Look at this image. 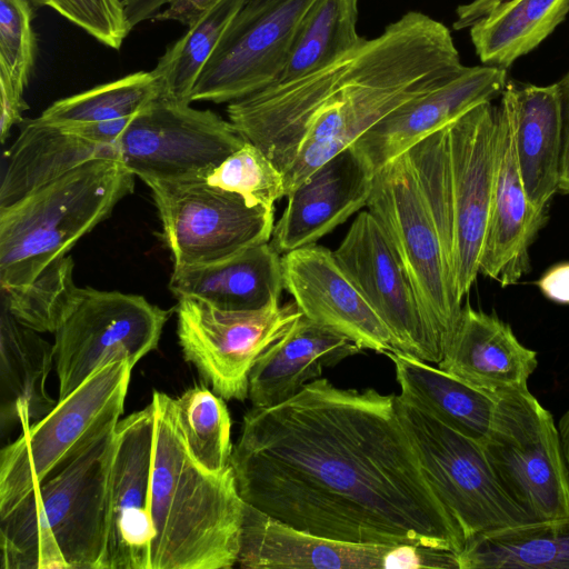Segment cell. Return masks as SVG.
Returning <instances> with one entry per match:
<instances>
[{
  "instance_id": "14",
  "label": "cell",
  "mask_w": 569,
  "mask_h": 569,
  "mask_svg": "<svg viewBox=\"0 0 569 569\" xmlns=\"http://www.w3.org/2000/svg\"><path fill=\"white\" fill-rule=\"evenodd\" d=\"M173 267L216 262L269 242L273 211L207 181L147 183Z\"/></svg>"
},
{
  "instance_id": "18",
  "label": "cell",
  "mask_w": 569,
  "mask_h": 569,
  "mask_svg": "<svg viewBox=\"0 0 569 569\" xmlns=\"http://www.w3.org/2000/svg\"><path fill=\"white\" fill-rule=\"evenodd\" d=\"M283 288L302 315L379 353L398 351L396 341L332 251L312 244L284 253Z\"/></svg>"
},
{
  "instance_id": "28",
  "label": "cell",
  "mask_w": 569,
  "mask_h": 569,
  "mask_svg": "<svg viewBox=\"0 0 569 569\" xmlns=\"http://www.w3.org/2000/svg\"><path fill=\"white\" fill-rule=\"evenodd\" d=\"M97 159L119 160L117 144L84 139L39 118L28 120L9 151L0 187V208Z\"/></svg>"
},
{
  "instance_id": "35",
  "label": "cell",
  "mask_w": 569,
  "mask_h": 569,
  "mask_svg": "<svg viewBox=\"0 0 569 569\" xmlns=\"http://www.w3.org/2000/svg\"><path fill=\"white\" fill-rule=\"evenodd\" d=\"M223 400L203 385L193 386L174 399L190 455L213 473H221L230 466L233 449L231 418Z\"/></svg>"
},
{
  "instance_id": "13",
  "label": "cell",
  "mask_w": 569,
  "mask_h": 569,
  "mask_svg": "<svg viewBox=\"0 0 569 569\" xmlns=\"http://www.w3.org/2000/svg\"><path fill=\"white\" fill-rule=\"evenodd\" d=\"M302 316L295 301L247 311L214 308L194 298L178 299L177 332L183 358L224 400L249 397L257 359Z\"/></svg>"
},
{
  "instance_id": "41",
  "label": "cell",
  "mask_w": 569,
  "mask_h": 569,
  "mask_svg": "<svg viewBox=\"0 0 569 569\" xmlns=\"http://www.w3.org/2000/svg\"><path fill=\"white\" fill-rule=\"evenodd\" d=\"M540 292L549 300L569 305V262L553 264L536 281Z\"/></svg>"
},
{
  "instance_id": "16",
  "label": "cell",
  "mask_w": 569,
  "mask_h": 569,
  "mask_svg": "<svg viewBox=\"0 0 569 569\" xmlns=\"http://www.w3.org/2000/svg\"><path fill=\"white\" fill-rule=\"evenodd\" d=\"M338 263L391 332L396 348L438 365L442 355L380 223L360 211L333 251Z\"/></svg>"
},
{
  "instance_id": "10",
  "label": "cell",
  "mask_w": 569,
  "mask_h": 569,
  "mask_svg": "<svg viewBox=\"0 0 569 569\" xmlns=\"http://www.w3.org/2000/svg\"><path fill=\"white\" fill-rule=\"evenodd\" d=\"M396 406L423 472L466 541L533 521L508 495L481 442L446 426L396 395Z\"/></svg>"
},
{
  "instance_id": "9",
  "label": "cell",
  "mask_w": 569,
  "mask_h": 569,
  "mask_svg": "<svg viewBox=\"0 0 569 569\" xmlns=\"http://www.w3.org/2000/svg\"><path fill=\"white\" fill-rule=\"evenodd\" d=\"M481 445L502 487L533 521L569 515V470L558 426L528 387L497 395Z\"/></svg>"
},
{
  "instance_id": "32",
  "label": "cell",
  "mask_w": 569,
  "mask_h": 569,
  "mask_svg": "<svg viewBox=\"0 0 569 569\" xmlns=\"http://www.w3.org/2000/svg\"><path fill=\"white\" fill-rule=\"evenodd\" d=\"M360 0H316L295 38L286 66L274 82H287L321 69L357 48Z\"/></svg>"
},
{
  "instance_id": "27",
  "label": "cell",
  "mask_w": 569,
  "mask_h": 569,
  "mask_svg": "<svg viewBox=\"0 0 569 569\" xmlns=\"http://www.w3.org/2000/svg\"><path fill=\"white\" fill-rule=\"evenodd\" d=\"M54 362L53 345L19 322L2 306L0 318V430L32 426L44 418L56 402L46 388Z\"/></svg>"
},
{
  "instance_id": "30",
  "label": "cell",
  "mask_w": 569,
  "mask_h": 569,
  "mask_svg": "<svg viewBox=\"0 0 569 569\" xmlns=\"http://www.w3.org/2000/svg\"><path fill=\"white\" fill-rule=\"evenodd\" d=\"M460 569H569V515L469 538Z\"/></svg>"
},
{
  "instance_id": "38",
  "label": "cell",
  "mask_w": 569,
  "mask_h": 569,
  "mask_svg": "<svg viewBox=\"0 0 569 569\" xmlns=\"http://www.w3.org/2000/svg\"><path fill=\"white\" fill-rule=\"evenodd\" d=\"M29 0H0V89L23 98L37 58Z\"/></svg>"
},
{
  "instance_id": "11",
  "label": "cell",
  "mask_w": 569,
  "mask_h": 569,
  "mask_svg": "<svg viewBox=\"0 0 569 569\" xmlns=\"http://www.w3.org/2000/svg\"><path fill=\"white\" fill-rule=\"evenodd\" d=\"M247 140L211 110L158 98L132 116L118 139L122 164L143 182L206 181Z\"/></svg>"
},
{
  "instance_id": "19",
  "label": "cell",
  "mask_w": 569,
  "mask_h": 569,
  "mask_svg": "<svg viewBox=\"0 0 569 569\" xmlns=\"http://www.w3.org/2000/svg\"><path fill=\"white\" fill-rule=\"evenodd\" d=\"M507 81L506 69L486 64L466 66L451 80L382 118L351 148L375 174L427 136L472 108L501 97Z\"/></svg>"
},
{
  "instance_id": "31",
  "label": "cell",
  "mask_w": 569,
  "mask_h": 569,
  "mask_svg": "<svg viewBox=\"0 0 569 569\" xmlns=\"http://www.w3.org/2000/svg\"><path fill=\"white\" fill-rule=\"evenodd\" d=\"M569 13V0H503L470 29L482 64L508 69L546 40Z\"/></svg>"
},
{
  "instance_id": "15",
  "label": "cell",
  "mask_w": 569,
  "mask_h": 569,
  "mask_svg": "<svg viewBox=\"0 0 569 569\" xmlns=\"http://www.w3.org/2000/svg\"><path fill=\"white\" fill-rule=\"evenodd\" d=\"M316 0H248L204 66L190 102H232L274 83Z\"/></svg>"
},
{
  "instance_id": "36",
  "label": "cell",
  "mask_w": 569,
  "mask_h": 569,
  "mask_svg": "<svg viewBox=\"0 0 569 569\" xmlns=\"http://www.w3.org/2000/svg\"><path fill=\"white\" fill-rule=\"evenodd\" d=\"M73 268L71 256L60 257L31 283L1 290L2 306L22 325L53 333L80 293Z\"/></svg>"
},
{
  "instance_id": "2",
  "label": "cell",
  "mask_w": 569,
  "mask_h": 569,
  "mask_svg": "<svg viewBox=\"0 0 569 569\" xmlns=\"http://www.w3.org/2000/svg\"><path fill=\"white\" fill-rule=\"evenodd\" d=\"M465 67L449 28L410 10L335 62L230 102L227 114L282 172L287 197L382 118Z\"/></svg>"
},
{
  "instance_id": "7",
  "label": "cell",
  "mask_w": 569,
  "mask_h": 569,
  "mask_svg": "<svg viewBox=\"0 0 569 569\" xmlns=\"http://www.w3.org/2000/svg\"><path fill=\"white\" fill-rule=\"evenodd\" d=\"M133 367L129 358L103 365L1 449L0 517L117 426Z\"/></svg>"
},
{
  "instance_id": "24",
  "label": "cell",
  "mask_w": 569,
  "mask_h": 569,
  "mask_svg": "<svg viewBox=\"0 0 569 569\" xmlns=\"http://www.w3.org/2000/svg\"><path fill=\"white\" fill-rule=\"evenodd\" d=\"M501 97L512 112L527 197L537 209L547 211L560 181L563 108L559 84L536 86L508 79Z\"/></svg>"
},
{
  "instance_id": "44",
  "label": "cell",
  "mask_w": 569,
  "mask_h": 569,
  "mask_svg": "<svg viewBox=\"0 0 569 569\" xmlns=\"http://www.w3.org/2000/svg\"><path fill=\"white\" fill-rule=\"evenodd\" d=\"M131 26L136 28L147 20H153L170 0H121Z\"/></svg>"
},
{
  "instance_id": "42",
  "label": "cell",
  "mask_w": 569,
  "mask_h": 569,
  "mask_svg": "<svg viewBox=\"0 0 569 569\" xmlns=\"http://www.w3.org/2000/svg\"><path fill=\"white\" fill-rule=\"evenodd\" d=\"M219 0H170L153 21H176L189 27Z\"/></svg>"
},
{
  "instance_id": "4",
  "label": "cell",
  "mask_w": 569,
  "mask_h": 569,
  "mask_svg": "<svg viewBox=\"0 0 569 569\" xmlns=\"http://www.w3.org/2000/svg\"><path fill=\"white\" fill-rule=\"evenodd\" d=\"M114 428L0 517L1 569H104Z\"/></svg>"
},
{
  "instance_id": "34",
  "label": "cell",
  "mask_w": 569,
  "mask_h": 569,
  "mask_svg": "<svg viewBox=\"0 0 569 569\" xmlns=\"http://www.w3.org/2000/svg\"><path fill=\"white\" fill-rule=\"evenodd\" d=\"M158 98L151 71H137L57 100L38 118L58 126L107 121L131 117Z\"/></svg>"
},
{
  "instance_id": "23",
  "label": "cell",
  "mask_w": 569,
  "mask_h": 569,
  "mask_svg": "<svg viewBox=\"0 0 569 569\" xmlns=\"http://www.w3.org/2000/svg\"><path fill=\"white\" fill-rule=\"evenodd\" d=\"M537 352L522 345L511 326L495 312L462 305L453 336L438 363L471 386L498 395L528 387Z\"/></svg>"
},
{
  "instance_id": "21",
  "label": "cell",
  "mask_w": 569,
  "mask_h": 569,
  "mask_svg": "<svg viewBox=\"0 0 569 569\" xmlns=\"http://www.w3.org/2000/svg\"><path fill=\"white\" fill-rule=\"evenodd\" d=\"M373 176L351 147L345 149L287 196L269 242L279 253L316 244L367 207Z\"/></svg>"
},
{
  "instance_id": "17",
  "label": "cell",
  "mask_w": 569,
  "mask_h": 569,
  "mask_svg": "<svg viewBox=\"0 0 569 569\" xmlns=\"http://www.w3.org/2000/svg\"><path fill=\"white\" fill-rule=\"evenodd\" d=\"M153 450L154 413L150 402L119 420L114 428L104 569H150Z\"/></svg>"
},
{
  "instance_id": "1",
  "label": "cell",
  "mask_w": 569,
  "mask_h": 569,
  "mask_svg": "<svg viewBox=\"0 0 569 569\" xmlns=\"http://www.w3.org/2000/svg\"><path fill=\"white\" fill-rule=\"evenodd\" d=\"M230 466L246 503L297 529L351 543L465 547L393 393L312 380L244 415Z\"/></svg>"
},
{
  "instance_id": "3",
  "label": "cell",
  "mask_w": 569,
  "mask_h": 569,
  "mask_svg": "<svg viewBox=\"0 0 569 569\" xmlns=\"http://www.w3.org/2000/svg\"><path fill=\"white\" fill-rule=\"evenodd\" d=\"M150 569H230L237 565L242 500L229 466L221 473L190 455L174 398L154 391Z\"/></svg>"
},
{
  "instance_id": "43",
  "label": "cell",
  "mask_w": 569,
  "mask_h": 569,
  "mask_svg": "<svg viewBox=\"0 0 569 569\" xmlns=\"http://www.w3.org/2000/svg\"><path fill=\"white\" fill-rule=\"evenodd\" d=\"M563 108L562 152L559 191L569 194V70L558 81Z\"/></svg>"
},
{
  "instance_id": "22",
  "label": "cell",
  "mask_w": 569,
  "mask_h": 569,
  "mask_svg": "<svg viewBox=\"0 0 569 569\" xmlns=\"http://www.w3.org/2000/svg\"><path fill=\"white\" fill-rule=\"evenodd\" d=\"M398 546L317 536L244 502L237 565L249 569H387Z\"/></svg>"
},
{
  "instance_id": "8",
  "label": "cell",
  "mask_w": 569,
  "mask_h": 569,
  "mask_svg": "<svg viewBox=\"0 0 569 569\" xmlns=\"http://www.w3.org/2000/svg\"><path fill=\"white\" fill-rule=\"evenodd\" d=\"M367 208L390 241L443 357L462 299L406 152L377 170Z\"/></svg>"
},
{
  "instance_id": "25",
  "label": "cell",
  "mask_w": 569,
  "mask_h": 569,
  "mask_svg": "<svg viewBox=\"0 0 569 569\" xmlns=\"http://www.w3.org/2000/svg\"><path fill=\"white\" fill-rule=\"evenodd\" d=\"M361 351L347 337L302 315L254 362L248 398L256 408L282 403L320 378L323 368Z\"/></svg>"
},
{
  "instance_id": "29",
  "label": "cell",
  "mask_w": 569,
  "mask_h": 569,
  "mask_svg": "<svg viewBox=\"0 0 569 569\" xmlns=\"http://www.w3.org/2000/svg\"><path fill=\"white\" fill-rule=\"evenodd\" d=\"M385 355L395 366L400 398L467 437L479 442L486 438L497 395L406 353Z\"/></svg>"
},
{
  "instance_id": "45",
  "label": "cell",
  "mask_w": 569,
  "mask_h": 569,
  "mask_svg": "<svg viewBox=\"0 0 569 569\" xmlns=\"http://www.w3.org/2000/svg\"><path fill=\"white\" fill-rule=\"evenodd\" d=\"M558 430H559V435H560V440H561L566 462H567L568 470H569V408L560 418L559 423H558Z\"/></svg>"
},
{
  "instance_id": "6",
  "label": "cell",
  "mask_w": 569,
  "mask_h": 569,
  "mask_svg": "<svg viewBox=\"0 0 569 569\" xmlns=\"http://www.w3.org/2000/svg\"><path fill=\"white\" fill-rule=\"evenodd\" d=\"M120 160L97 159L0 208V284L31 283L133 192Z\"/></svg>"
},
{
  "instance_id": "39",
  "label": "cell",
  "mask_w": 569,
  "mask_h": 569,
  "mask_svg": "<svg viewBox=\"0 0 569 569\" xmlns=\"http://www.w3.org/2000/svg\"><path fill=\"white\" fill-rule=\"evenodd\" d=\"M49 7L106 47L119 50L132 30L121 0H29Z\"/></svg>"
},
{
  "instance_id": "20",
  "label": "cell",
  "mask_w": 569,
  "mask_h": 569,
  "mask_svg": "<svg viewBox=\"0 0 569 569\" xmlns=\"http://www.w3.org/2000/svg\"><path fill=\"white\" fill-rule=\"evenodd\" d=\"M499 109L493 188L479 273L505 288L518 283L530 270L529 249L548 214L527 197L519 171L512 112L503 97Z\"/></svg>"
},
{
  "instance_id": "40",
  "label": "cell",
  "mask_w": 569,
  "mask_h": 569,
  "mask_svg": "<svg viewBox=\"0 0 569 569\" xmlns=\"http://www.w3.org/2000/svg\"><path fill=\"white\" fill-rule=\"evenodd\" d=\"M131 118L132 116L107 121L77 123L61 127L77 136L98 143L117 144L119 137L130 122Z\"/></svg>"
},
{
  "instance_id": "33",
  "label": "cell",
  "mask_w": 569,
  "mask_h": 569,
  "mask_svg": "<svg viewBox=\"0 0 569 569\" xmlns=\"http://www.w3.org/2000/svg\"><path fill=\"white\" fill-rule=\"evenodd\" d=\"M248 0H219L173 42L151 70L159 98L190 102L191 92L229 24Z\"/></svg>"
},
{
  "instance_id": "5",
  "label": "cell",
  "mask_w": 569,
  "mask_h": 569,
  "mask_svg": "<svg viewBox=\"0 0 569 569\" xmlns=\"http://www.w3.org/2000/svg\"><path fill=\"white\" fill-rule=\"evenodd\" d=\"M499 104L481 103L406 153L461 299L479 274L499 136Z\"/></svg>"
},
{
  "instance_id": "26",
  "label": "cell",
  "mask_w": 569,
  "mask_h": 569,
  "mask_svg": "<svg viewBox=\"0 0 569 569\" xmlns=\"http://www.w3.org/2000/svg\"><path fill=\"white\" fill-rule=\"evenodd\" d=\"M169 289L177 299L194 298L221 310L261 309L280 302L282 260L270 242L252 246L216 262L173 267Z\"/></svg>"
},
{
  "instance_id": "12",
  "label": "cell",
  "mask_w": 569,
  "mask_h": 569,
  "mask_svg": "<svg viewBox=\"0 0 569 569\" xmlns=\"http://www.w3.org/2000/svg\"><path fill=\"white\" fill-rule=\"evenodd\" d=\"M171 310L142 296L81 288L54 333L58 400L80 387L103 365L129 358L136 363L157 349Z\"/></svg>"
},
{
  "instance_id": "37",
  "label": "cell",
  "mask_w": 569,
  "mask_h": 569,
  "mask_svg": "<svg viewBox=\"0 0 569 569\" xmlns=\"http://www.w3.org/2000/svg\"><path fill=\"white\" fill-rule=\"evenodd\" d=\"M206 181L241 196L249 206L274 210V203L286 197L282 172L249 141L224 159Z\"/></svg>"
}]
</instances>
